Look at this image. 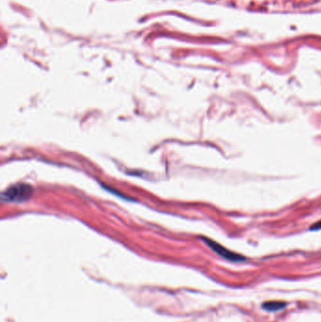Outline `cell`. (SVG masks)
I'll return each mask as SVG.
<instances>
[{
  "label": "cell",
  "instance_id": "obj_1",
  "mask_svg": "<svg viewBox=\"0 0 321 322\" xmlns=\"http://www.w3.org/2000/svg\"><path fill=\"white\" fill-rule=\"evenodd\" d=\"M32 193L33 188L31 185L16 184L2 193V200L5 202L21 203L29 200Z\"/></svg>",
  "mask_w": 321,
  "mask_h": 322
},
{
  "label": "cell",
  "instance_id": "obj_2",
  "mask_svg": "<svg viewBox=\"0 0 321 322\" xmlns=\"http://www.w3.org/2000/svg\"><path fill=\"white\" fill-rule=\"evenodd\" d=\"M204 242L207 243V245H209V247L218 255H220L221 257L230 260V261H234V262H240V261H243L245 258L241 257V255L235 254L229 250H227L224 246L220 245L217 242H213L209 239H204Z\"/></svg>",
  "mask_w": 321,
  "mask_h": 322
},
{
  "label": "cell",
  "instance_id": "obj_3",
  "mask_svg": "<svg viewBox=\"0 0 321 322\" xmlns=\"http://www.w3.org/2000/svg\"><path fill=\"white\" fill-rule=\"evenodd\" d=\"M287 304L282 303V302H270V303H266L263 305V308L269 311H278V310H282L284 309V307H286Z\"/></svg>",
  "mask_w": 321,
  "mask_h": 322
},
{
  "label": "cell",
  "instance_id": "obj_4",
  "mask_svg": "<svg viewBox=\"0 0 321 322\" xmlns=\"http://www.w3.org/2000/svg\"><path fill=\"white\" fill-rule=\"evenodd\" d=\"M321 221L316 223L313 226H311V230H321Z\"/></svg>",
  "mask_w": 321,
  "mask_h": 322
}]
</instances>
